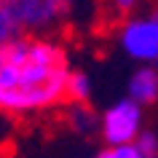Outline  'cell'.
Masks as SVG:
<instances>
[{"label":"cell","instance_id":"1","mask_svg":"<svg viewBox=\"0 0 158 158\" xmlns=\"http://www.w3.org/2000/svg\"><path fill=\"white\" fill-rule=\"evenodd\" d=\"M70 54L56 35L19 32L0 46V115L32 118L64 105Z\"/></svg>","mask_w":158,"mask_h":158},{"label":"cell","instance_id":"2","mask_svg":"<svg viewBox=\"0 0 158 158\" xmlns=\"http://www.w3.org/2000/svg\"><path fill=\"white\" fill-rule=\"evenodd\" d=\"M19 32L30 35H56L73 19L75 0H0Z\"/></svg>","mask_w":158,"mask_h":158},{"label":"cell","instance_id":"3","mask_svg":"<svg viewBox=\"0 0 158 158\" xmlns=\"http://www.w3.org/2000/svg\"><path fill=\"white\" fill-rule=\"evenodd\" d=\"M113 40L126 59L137 64L158 62V19L153 11H137L113 24Z\"/></svg>","mask_w":158,"mask_h":158},{"label":"cell","instance_id":"4","mask_svg":"<svg viewBox=\"0 0 158 158\" xmlns=\"http://www.w3.org/2000/svg\"><path fill=\"white\" fill-rule=\"evenodd\" d=\"M145 129V107L134 99H115L105 113H99V137L105 145H126L134 142Z\"/></svg>","mask_w":158,"mask_h":158},{"label":"cell","instance_id":"5","mask_svg":"<svg viewBox=\"0 0 158 158\" xmlns=\"http://www.w3.org/2000/svg\"><path fill=\"white\" fill-rule=\"evenodd\" d=\"M126 97L142 107H150L158 102V64H137L129 75Z\"/></svg>","mask_w":158,"mask_h":158},{"label":"cell","instance_id":"6","mask_svg":"<svg viewBox=\"0 0 158 158\" xmlns=\"http://www.w3.org/2000/svg\"><path fill=\"white\" fill-rule=\"evenodd\" d=\"M64 123L78 137H94V134L99 131V115H97V110L89 102H67Z\"/></svg>","mask_w":158,"mask_h":158},{"label":"cell","instance_id":"7","mask_svg":"<svg viewBox=\"0 0 158 158\" xmlns=\"http://www.w3.org/2000/svg\"><path fill=\"white\" fill-rule=\"evenodd\" d=\"M94 94V81L86 70H78L73 67L70 75H67V83H64V102H91Z\"/></svg>","mask_w":158,"mask_h":158},{"label":"cell","instance_id":"8","mask_svg":"<svg viewBox=\"0 0 158 158\" xmlns=\"http://www.w3.org/2000/svg\"><path fill=\"white\" fill-rule=\"evenodd\" d=\"M148 6V0H99L102 16L107 19L110 24H115L118 19L129 16V14H137Z\"/></svg>","mask_w":158,"mask_h":158},{"label":"cell","instance_id":"9","mask_svg":"<svg viewBox=\"0 0 158 158\" xmlns=\"http://www.w3.org/2000/svg\"><path fill=\"white\" fill-rule=\"evenodd\" d=\"M134 145L139 148V153L145 158H158V131H153V129H142V131L137 134Z\"/></svg>","mask_w":158,"mask_h":158},{"label":"cell","instance_id":"10","mask_svg":"<svg viewBox=\"0 0 158 158\" xmlns=\"http://www.w3.org/2000/svg\"><path fill=\"white\" fill-rule=\"evenodd\" d=\"M97 158H145V156L134 142H126V145H107Z\"/></svg>","mask_w":158,"mask_h":158},{"label":"cell","instance_id":"11","mask_svg":"<svg viewBox=\"0 0 158 158\" xmlns=\"http://www.w3.org/2000/svg\"><path fill=\"white\" fill-rule=\"evenodd\" d=\"M16 35H19V30H16V24H14V19L0 8V46H6V43H8L11 38H16Z\"/></svg>","mask_w":158,"mask_h":158},{"label":"cell","instance_id":"12","mask_svg":"<svg viewBox=\"0 0 158 158\" xmlns=\"http://www.w3.org/2000/svg\"><path fill=\"white\" fill-rule=\"evenodd\" d=\"M150 11H153V14H156V19H158V0L153 3V6H150ZM156 64H158V62H156Z\"/></svg>","mask_w":158,"mask_h":158}]
</instances>
